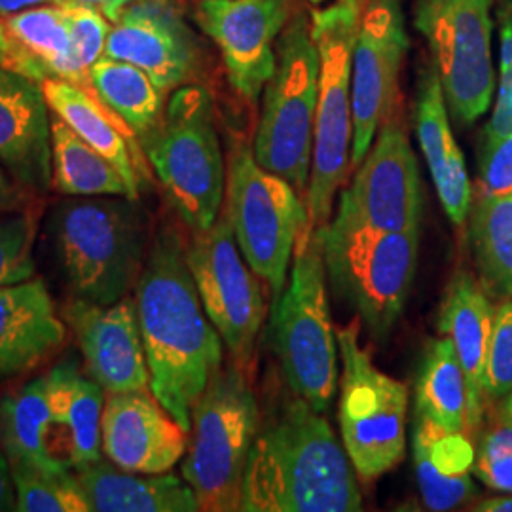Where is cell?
<instances>
[{
	"mask_svg": "<svg viewBox=\"0 0 512 512\" xmlns=\"http://www.w3.org/2000/svg\"><path fill=\"white\" fill-rule=\"evenodd\" d=\"M135 304L150 372V391L192 429V410L222 368V338L203 310L184 241L164 226L148 249Z\"/></svg>",
	"mask_w": 512,
	"mask_h": 512,
	"instance_id": "6da1fadb",
	"label": "cell"
},
{
	"mask_svg": "<svg viewBox=\"0 0 512 512\" xmlns=\"http://www.w3.org/2000/svg\"><path fill=\"white\" fill-rule=\"evenodd\" d=\"M357 473L329 421L306 399L281 406L256 435L241 511L357 512Z\"/></svg>",
	"mask_w": 512,
	"mask_h": 512,
	"instance_id": "7a4b0ae2",
	"label": "cell"
},
{
	"mask_svg": "<svg viewBox=\"0 0 512 512\" xmlns=\"http://www.w3.org/2000/svg\"><path fill=\"white\" fill-rule=\"evenodd\" d=\"M126 196H71L50 217L57 264L74 298L109 306L137 285L147 258V219Z\"/></svg>",
	"mask_w": 512,
	"mask_h": 512,
	"instance_id": "3957f363",
	"label": "cell"
},
{
	"mask_svg": "<svg viewBox=\"0 0 512 512\" xmlns=\"http://www.w3.org/2000/svg\"><path fill=\"white\" fill-rule=\"evenodd\" d=\"M270 334L285 382L321 414L338 387V338L330 317L323 232L300 236L289 287L275 298Z\"/></svg>",
	"mask_w": 512,
	"mask_h": 512,
	"instance_id": "277c9868",
	"label": "cell"
},
{
	"mask_svg": "<svg viewBox=\"0 0 512 512\" xmlns=\"http://www.w3.org/2000/svg\"><path fill=\"white\" fill-rule=\"evenodd\" d=\"M361 12V0H334L311 14V35L321 67L306 192L308 224L302 236L329 224L336 192L348 181L353 147L351 57Z\"/></svg>",
	"mask_w": 512,
	"mask_h": 512,
	"instance_id": "5b68a950",
	"label": "cell"
},
{
	"mask_svg": "<svg viewBox=\"0 0 512 512\" xmlns=\"http://www.w3.org/2000/svg\"><path fill=\"white\" fill-rule=\"evenodd\" d=\"M154 175L177 215L192 232L220 217L226 169L215 124L213 97L200 86L171 93L164 116L141 141Z\"/></svg>",
	"mask_w": 512,
	"mask_h": 512,
	"instance_id": "8992f818",
	"label": "cell"
},
{
	"mask_svg": "<svg viewBox=\"0 0 512 512\" xmlns=\"http://www.w3.org/2000/svg\"><path fill=\"white\" fill-rule=\"evenodd\" d=\"M323 232V256L334 291L359 311L382 340L403 313L414 283L420 230L385 232L338 207Z\"/></svg>",
	"mask_w": 512,
	"mask_h": 512,
	"instance_id": "52a82bcc",
	"label": "cell"
},
{
	"mask_svg": "<svg viewBox=\"0 0 512 512\" xmlns=\"http://www.w3.org/2000/svg\"><path fill=\"white\" fill-rule=\"evenodd\" d=\"M260 431V410L243 368L222 366L192 410L183 478L200 511H241L247 463Z\"/></svg>",
	"mask_w": 512,
	"mask_h": 512,
	"instance_id": "ba28073f",
	"label": "cell"
},
{
	"mask_svg": "<svg viewBox=\"0 0 512 512\" xmlns=\"http://www.w3.org/2000/svg\"><path fill=\"white\" fill-rule=\"evenodd\" d=\"M319 67L311 19L298 16L277 42V65L262 92L253 143L256 162L293 184L304 200L313 158Z\"/></svg>",
	"mask_w": 512,
	"mask_h": 512,
	"instance_id": "9c48e42d",
	"label": "cell"
},
{
	"mask_svg": "<svg viewBox=\"0 0 512 512\" xmlns=\"http://www.w3.org/2000/svg\"><path fill=\"white\" fill-rule=\"evenodd\" d=\"M342 359L338 421L342 444L365 482L393 471L406 454L408 389L372 363L359 323L336 329Z\"/></svg>",
	"mask_w": 512,
	"mask_h": 512,
	"instance_id": "30bf717a",
	"label": "cell"
},
{
	"mask_svg": "<svg viewBox=\"0 0 512 512\" xmlns=\"http://www.w3.org/2000/svg\"><path fill=\"white\" fill-rule=\"evenodd\" d=\"M226 217L241 255L277 298L308 224L306 200L293 184L258 164L253 148L239 145L226 177Z\"/></svg>",
	"mask_w": 512,
	"mask_h": 512,
	"instance_id": "8fae6325",
	"label": "cell"
},
{
	"mask_svg": "<svg viewBox=\"0 0 512 512\" xmlns=\"http://www.w3.org/2000/svg\"><path fill=\"white\" fill-rule=\"evenodd\" d=\"M414 25L427 40L448 110L473 124L494 103L492 0H416Z\"/></svg>",
	"mask_w": 512,
	"mask_h": 512,
	"instance_id": "7c38bea8",
	"label": "cell"
},
{
	"mask_svg": "<svg viewBox=\"0 0 512 512\" xmlns=\"http://www.w3.org/2000/svg\"><path fill=\"white\" fill-rule=\"evenodd\" d=\"M186 260L209 321L219 330L232 361L245 368L264 323V294L226 215L192 234Z\"/></svg>",
	"mask_w": 512,
	"mask_h": 512,
	"instance_id": "4fadbf2b",
	"label": "cell"
},
{
	"mask_svg": "<svg viewBox=\"0 0 512 512\" xmlns=\"http://www.w3.org/2000/svg\"><path fill=\"white\" fill-rule=\"evenodd\" d=\"M410 48L401 0H370L361 12L351 57V167L365 160L378 129L391 118L399 73Z\"/></svg>",
	"mask_w": 512,
	"mask_h": 512,
	"instance_id": "5bb4252c",
	"label": "cell"
},
{
	"mask_svg": "<svg viewBox=\"0 0 512 512\" xmlns=\"http://www.w3.org/2000/svg\"><path fill=\"white\" fill-rule=\"evenodd\" d=\"M338 207L376 230H420V167L406 131L393 114L378 129L351 186L342 192Z\"/></svg>",
	"mask_w": 512,
	"mask_h": 512,
	"instance_id": "9a60e30c",
	"label": "cell"
},
{
	"mask_svg": "<svg viewBox=\"0 0 512 512\" xmlns=\"http://www.w3.org/2000/svg\"><path fill=\"white\" fill-rule=\"evenodd\" d=\"M196 21L219 46L232 88L256 101L277 65L275 40L289 21L287 0H202Z\"/></svg>",
	"mask_w": 512,
	"mask_h": 512,
	"instance_id": "2e32d148",
	"label": "cell"
},
{
	"mask_svg": "<svg viewBox=\"0 0 512 512\" xmlns=\"http://www.w3.org/2000/svg\"><path fill=\"white\" fill-rule=\"evenodd\" d=\"M86 370L107 393L150 391V372L135 298L101 306L73 298L63 306Z\"/></svg>",
	"mask_w": 512,
	"mask_h": 512,
	"instance_id": "e0dca14e",
	"label": "cell"
},
{
	"mask_svg": "<svg viewBox=\"0 0 512 512\" xmlns=\"http://www.w3.org/2000/svg\"><path fill=\"white\" fill-rule=\"evenodd\" d=\"M103 57L139 67L164 93L186 86L198 69L196 38L167 0H133L112 21Z\"/></svg>",
	"mask_w": 512,
	"mask_h": 512,
	"instance_id": "ac0fdd59",
	"label": "cell"
},
{
	"mask_svg": "<svg viewBox=\"0 0 512 512\" xmlns=\"http://www.w3.org/2000/svg\"><path fill=\"white\" fill-rule=\"evenodd\" d=\"M101 446L118 469L164 475L186 454L188 433L152 391L109 393L103 410Z\"/></svg>",
	"mask_w": 512,
	"mask_h": 512,
	"instance_id": "d6986e66",
	"label": "cell"
},
{
	"mask_svg": "<svg viewBox=\"0 0 512 512\" xmlns=\"http://www.w3.org/2000/svg\"><path fill=\"white\" fill-rule=\"evenodd\" d=\"M0 167L33 194L52 186V109L42 82L0 67Z\"/></svg>",
	"mask_w": 512,
	"mask_h": 512,
	"instance_id": "ffe728a7",
	"label": "cell"
},
{
	"mask_svg": "<svg viewBox=\"0 0 512 512\" xmlns=\"http://www.w3.org/2000/svg\"><path fill=\"white\" fill-rule=\"evenodd\" d=\"M65 338L67 323L42 279L0 285V378L40 365Z\"/></svg>",
	"mask_w": 512,
	"mask_h": 512,
	"instance_id": "44dd1931",
	"label": "cell"
},
{
	"mask_svg": "<svg viewBox=\"0 0 512 512\" xmlns=\"http://www.w3.org/2000/svg\"><path fill=\"white\" fill-rule=\"evenodd\" d=\"M50 404V448L67 471H80L103 459L101 425L105 389L71 363L46 374Z\"/></svg>",
	"mask_w": 512,
	"mask_h": 512,
	"instance_id": "7402d4cb",
	"label": "cell"
},
{
	"mask_svg": "<svg viewBox=\"0 0 512 512\" xmlns=\"http://www.w3.org/2000/svg\"><path fill=\"white\" fill-rule=\"evenodd\" d=\"M48 105L74 133L118 167L133 200L148 179L147 154L128 124L95 95L74 82L48 78L42 82Z\"/></svg>",
	"mask_w": 512,
	"mask_h": 512,
	"instance_id": "603a6c76",
	"label": "cell"
},
{
	"mask_svg": "<svg viewBox=\"0 0 512 512\" xmlns=\"http://www.w3.org/2000/svg\"><path fill=\"white\" fill-rule=\"evenodd\" d=\"M495 308L486 289L469 272H458L446 289L440 310L442 336L454 344L467 380L469 431L476 429L486 406V365Z\"/></svg>",
	"mask_w": 512,
	"mask_h": 512,
	"instance_id": "cb8c5ba5",
	"label": "cell"
},
{
	"mask_svg": "<svg viewBox=\"0 0 512 512\" xmlns=\"http://www.w3.org/2000/svg\"><path fill=\"white\" fill-rule=\"evenodd\" d=\"M412 452L421 499L429 511L458 509L476 495L471 478L476 448L467 433L448 431L416 412Z\"/></svg>",
	"mask_w": 512,
	"mask_h": 512,
	"instance_id": "d4e9b609",
	"label": "cell"
},
{
	"mask_svg": "<svg viewBox=\"0 0 512 512\" xmlns=\"http://www.w3.org/2000/svg\"><path fill=\"white\" fill-rule=\"evenodd\" d=\"M4 27L12 42L10 69L38 82L59 78L90 88V76L74 57L73 42L61 4H42L6 16ZM92 90V88H90Z\"/></svg>",
	"mask_w": 512,
	"mask_h": 512,
	"instance_id": "484cf974",
	"label": "cell"
},
{
	"mask_svg": "<svg viewBox=\"0 0 512 512\" xmlns=\"http://www.w3.org/2000/svg\"><path fill=\"white\" fill-rule=\"evenodd\" d=\"M92 511L196 512L198 497L184 478L175 475H141L118 469L103 459L74 471Z\"/></svg>",
	"mask_w": 512,
	"mask_h": 512,
	"instance_id": "4316f807",
	"label": "cell"
},
{
	"mask_svg": "<svg viewBox=\"0 0 512 512\" xmlns=\"http://www.w3.org/2000/svg\"><path fill=\"white\" fill-rule=\"evenodd\" d=\"M50 423L46 374L6 395L0 401V444L8 459L44 471H67L52 456Z\"/></svg>",
	"mask_w": 512,
	"mask_h": 512,
	"instance_id": "83f0119b",
	"label": "cell"
},
{
	"mask_svg": "<svg viewBox=\"0 0 512 512\" xmlns=\"http://www.w3.org/2000/svg\"><path fill=\"white\" fill-rule=\"evenodd\" d=\"M52 186L65 196H126L118 167L52 112ZM133 200V198H131Z\"/></svg>",
	"mask_w": 512,
	"mask_h": 512,
	"instance_id": "f1b7e54d",
	"label": "cell"
},
{
	"mask_svg": "<svg viewBox=\"0 0 512 512\" xmlns=\"http://www.w3.org/2000/svg\"><path fill=\"white\" fill-rule=\"evenodd\" d=\"M416 412L448 431H469L467 380L450 338L433 340L416 380Z\"/></svg>",
	"mask_w": 512,
	"mask_h": 512,
	"instance_id": "f546056e",
	"label": "cell"
},
{
	"mask_svg": "<svg viewBox=\"0 0 512 512\" xmlns=\"http://www.w3.org/2000/svg\"><path fill=\"white\" fill-rule=\"evenodd\" d=\"M90 88L143 141L164 116L165 93L139 67L101 57L90 69Z\"/></svg>",
	"mask_w": 512,
	"mask_h": 512,
	"instance_id": "4dcf8cb0",
	"label": "cell"
},
{
	"mask_svg": "<svg viewBox=\"0 0 512 512\" xmlns=\"http://www.w3.org/2000/svg\"><path fill=\"white\" fill-rule=\"evenodd\" d=\"M471 241L486 293L512 298V194L476 202Z\"/></svg>",
	"mask_w": 512,
	"mask_h": 512,
	"instance_id": "1f68e13d",
	"label": "cell"
},
{
	"mask_svg": "<svg viewBox=\"0 0 512 512\" xmlns=\"http://www.w3.org/2000/svg\"><path fill=\"white\" fill-rule=\"evenodd\" d=\"M16 486V511H92L73 471H44L27 463L10 461Z\"/></svg>",
	"mask_w": 512,
	"mask_h": 512,
	"instance_id": "d6a6232c",
	"label": "cell"
},
{
	"mask_svg": "<svg viewBox=\"0 0 512 512\" xmlns=\"http://www.w3.org/2000/svg\"><path fill=\"white\" fill-rule=\"evenodd\" d=\"M416 133L421 152L427 160L433 181L439 179L448 164L450 150L456 139L448 120V105L442 92L439 73L431 65L421 76L418 105H416Z\"/></svg>",
	"mask_w": 512,
	"mask_h": 512,
	"instance_id": "836d02e7",
	"label": "cell"
},
{
	"mask_svg": "<svg viewBox=\"0 0 512 512\" xmlns=\"http://www.w3.org/2000/svg\"><path fill=\"white\" fill-rule=\"evenodd\" d=\"M37 228V215L29 207L0 211V285L35 277Z\"/></svg>",
	"mask_w": 512,
	"mask_h": 512,
	"instance_id": "e575fe53",
	"label": "cell"
},
{
	"mask_svg": "<svg viewBox=\"0 0 512 512\" xmlns=\"http://www.w3.org/2000/svg\"><path fill=\"white\" fill-rule=\"evenodd\" d=\"M59 4L67 19L74 57L80 69L90 76V69L105 55L112 21L84 2L63 0Z\"/></svg>",
	"mask_w": 512,
	"mask_h": 512,
	"instance_id": "d590c367",
	"label": "cell"
},
{
	"mask_svg": "<svg viewBox=\"0 0 512 512\" xmlns=\"http://www.w3.org/2000/svg\"><path fill=\"white\" fill-rule=\"evenodd\" d=\"M476 478L494 492L512 494V421L499 416L478 442Z\"/></svg>",
	"mask_w": 512,
	"mask_h": 512,
	"instance_id": "8d00e7d4",
	"label": "cell"
},
{
	"mask_svg": "<svg viewBox=\"0 0 512 512\" xmlns=\"http://www.w3.org/2000/svg\"><path fill=\"white\" fill-rule=\"evenodd\" d=\"M512 391V298L495 308L486 365V401H503Z\"/></svg>",
	"mask_w": 512,
	"mask_h": 512,
	"instance_id": "74e56055",
	"label": "cell"
},
{
	"mask_svg": "<svg viewBox=\"0 0 512 512\" xmlns=\"http://www.w3.org/2000/svg\"><path fill=\"white\" fill-rule=\"evenodd\" d=\"M433 183L448 219L452 220L456 226H463L471 213L473 188H471L467 165L459 145L450 150L446 169Z\"/></svg>",
	"mask_w": 512,
	"mask_h": 512,
	"instance_id": "f35d334b",
	"label": "cell"
},
{
	"mask_svg": "<svg viewBox=\"0 0 512 512\" xmlns=\"http://www.w3.org/2000/svg\"><path fill=\"white\" fill-rule=\"evenodd\" d=\"M478 192L480 198L512 194V133L482 147Z\"/></svg>",
	"mask_w": 512,
	"mask_h": 512,
	"instance_id": "ab89813d",
	"label": "cell"
},
{
	"mask_svg": "<svg viewBox=\"0 0 512 512\" xmlns=\"http://www.w3.org/2000/svg\"><path fill=\"white\" fill-rule=\"evenodd\" d=\"M499 76L501 78L495 92L494 110L484 128V145H492L512 133V65L509 71Z\"/></svg>",
	"mask_w": 512,
	"mask_h": 512,
	"instance_id": "60d3db41",
	"label": "cell"
},
{
	"mask_svg": "<svg viewBox=\"0 0 512 512\" xmlns=\"http://www.w3.org/2000/svg\"><path fill=\"white\" fill-rule=\"evenodd\" d=\"M31 194L33 192L23 188L12 175H8L0 167V211L27 209L31 202Z\"/></svg>",
	"mask_w": 512,
	"mask_h": 512,
	"instance_id": "b9f144b4",
	"label": "cell"
},
{
	"mask_svg": "<svg viewBox=\"0 0 512 512\" xmlns=\"http://www.w3.org/2000/svg\"><path fill=\"white\" fill-rule=\"evenodd\" d=\"M16 486L12 476V465L4 450H0V512L16 511Z\"/></svg>",
	"mask_w": 512,
	"mask_h": 512,
	"instance_id": "7bdbcfd3",
	"label": "cell"
},
{
	"mask_svg": "<svg viewBox=\"0 0 512 512\" xmlns=\"http://www.w3.org/2000/svg\"><path fill=\"white\" fill-rule=\"evenodd\" d=\"M499 74L509 71L512 65V10L501 12L499 29Z\"/></svg>",
	"mask_w": 512,
	"mask_h": 512,
	"instance_id": "ee69618b",
	"label": "cell"
},
{
	"mask_svg": "<svg viewBox=\"0 0 512 512\" xmlns=\"http://www.w3.org/2000/svg\"><path fill=\"white\" fill-rule=\"evenodd\" d=\"M97 8L105 18L116 21L133 0H76Z\"/></svg>",
	"mask_w": 512,
	"mask_h": 512,
	"instance_id": "f6af8a7d",
	"label": "cell"
},
{
	"mask_svg": "<svg viewBox=\"0 0 512 512\" xmlns=\"http://www.w3.org/2000/svg\"><path fill=\"white\" fill-rule=\"evenodd\" d=\"M48 2L59 4L63 0H0V14L2 16H12V14H18L23 10L42 6V4H48Z\"/></svg>",
	"mask_w": 512,
	"mask_h": 512,
	"instance_id": "bcb514c9",
	"label": "cell"
},
{
	"mask_svg": "<svg viewBox=\"0 0 512 512\" xmlns=\"http://www.w3.org/2000/svg\"><path fill=\"white\" fill-rule=\"evenodd\" d=\"M476 512H512V494L499 495V497H490L473 507Z\"/></svg>",
	"mask_w": 512,
	"mask_h": 512,
	"instance_id": "7dc6e473",
	"label": "cell"
},
{
	"mask_svg": "<svg viewBox=\"0 0 512 512\" xmlns=\"http://www.w3.org/2000/svg\"><path fill=\"white\" fill-rule=\"evenodd\" d=\"M10 50H12V42H10V37H8V31H6V27H4V19H0V54L10 55ZM10 63V61H8Z\"/></svg>",
	"mask_w": 512,
	"mask_h": 512,
	"instance_id": "c3c4849f",
	"label": "cell"
},
{
	"mask_svg": "<svg viewBox=\"0 0 512 512\" xmlns=\"http://www.w3.org/2000/svg\"><path fill=\"white\" fill-rule=\"evenodd\" d=\"M499 416L507 418L512 421V391L501 401V408H499Z\"/></svg>",
	"mask_w": 512,
	"mask_h": 512,
	"instance_id": "681fc988",
	"label": "cell"
},
{
	"mask_svg": "<svg viewBox=\"0 0 512 512\" xmlns=\"http://www.w3.org/2000/svg\"><path fill=\"white\" fill-rule=\"evenodd\" d=\"M0 67H10V63H8V57L4 54H0Z\"/></svg>",
	"mask_w": 512,
	"mask_h": 512,
	"instance_id": "f907efd6",
	"label": "cell"
},
{
	"mask_svg": "<svg viewBox=\"0 0 512 512\" xmlns=\"http://www.w3.org/2000/svg\"><path fill=\"white\" fill-rule=\"evenodd\" d=\"M313 4H321V2H325V0H310Z\"/></svg>",
	"mask_w": 512,
	"mask_h": 512,
	"instance_id": "816d5d0a",
	"label": "cell"
}]
</instances>
